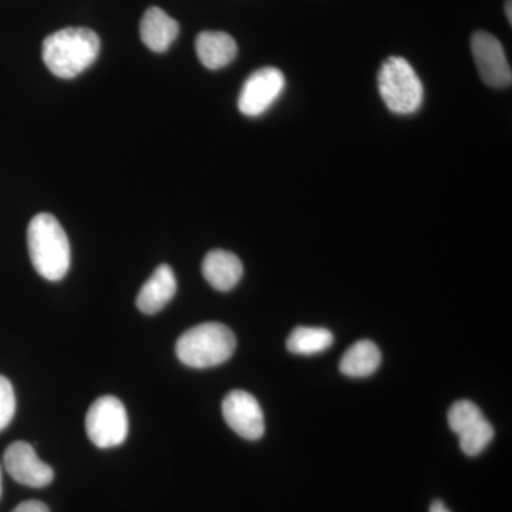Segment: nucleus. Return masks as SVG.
Segmentation results:
<instances>
[{
    "label": "nucleus",
    "instance_id": "nucleus-1",
    "mask_svg": "<svg viewBox=\"0 0 512 512\" xmlns=\"http://www.w3.org/2000/svg\"><path fill=\"white\" fill-rule=\"evenodd\" d=\"M100 52V39L93 30H57L43 42V62L60 79H73L89 69Z\"/></svg>",
    "mask_w": 512,
    "mask_h": 512
},
{
    "label": "nucleus",
    "instance_id": "nucleus-2",
    "mask_svg": "<svg viewBox=\"0 0 512 512\" xmlns=\"http://www.w3.org/2000/svg\"><path fill=\"white\" fill-rule=\"evenodd\" d=\"M28 247L37 274L47 281H62L69 272L72 254L66 232L52 214L42 212L30 221Z\"/></svg>",
    "mask_w": 512,
    "mask_h": 512
},
{
    "label": "nucleus",
    "instance_id": "nucleus-3",
    "mask_svg": "<svg viewBox=\"0 0 512 512\" xmlns=\"http://www.w3.org/2000/svg\"><path fill=\"white\" fill-rule=\"evenodd\" d=\"M237 348L232 330L221 323H202L187 330L177 340L175 353L185 366L208 369L222 365L234 355Z\"/></svg>",
    "mask_w": 512,
    "mask_h": 512
},
{
    "label": "nucleus",
    "instance_id": "nucleus-4",
    "mask_svg": "<svg viewBox=\"0 0 512 512\" xmlns=\"http://www.w3.org/2000/svg\"><path fill=\"white\" fill-rule=\"evenodd\" d=\"M379 92L392 113H416L424 100V87L412 64L403 57L392 56L379 72Z\"/></svg>",
    "mask_w": 512,
    "mask_h": 512
},
{
    "label": "nucleus",
    "instance_id": "nucleus-5",
    "mask_svg": "<svg viewBox=\"0 0 512 512\" xmlns=\"http://www.w3.org/2000/svg\"><path fill=\"white\" fill-rule=\"evenodd\" d=\"M86 431L96 447L111 448L123 444L128 436V416L120 399L99 397L87 412Z\"/></svg>",
    "mask_w": 512,
    "mask_h": 512
},
{
    "label": "nucleus",
    "instance_id": "nucleus-6",
    "mask_svg": "<svg viewBox=\"0 0 512 512\" xmlns=\"http://www.w3.org/2000/svg\"><path fill=\"white\" fill-rule=\"evenodd\" d=\"M285 76L275 67L256 70L242 86L238 109L244 116L258 117L266 113L285 90Z\"/></svg>",
    "mask_w": 512,
    "mask_h": 512
},
{
    "label": "nucleus",
    "instance_id": "nucleus-7",
    "mask_svg": "<svg viewBox=\"0 0 512 512\" xmlns=\"http://www.w3.org/2000/svg\"><path fill=\"white\" fill-rule=\"evenodd\" d=\"M471 52L476 60L478 73L487 86L503 89L512 83V72L505 56L504 47L491 33H474L471 37Z\"/></svg>",
    "mask_w": 512,
    "mask_h": 512
},
{
    "label": "nucleus",
    "instance_id": "nucleus-8",
    "mask_svg": "<svg viewBox=\"0 0 512 512\" xmlns=\"http://www.w3.org/2000/svg\"><path fill=\"white\" fill-rule=\"evenodd\" d=\"M222 414L229 427L245 440H259L265 433V419L258 400L244 390H234L222 402Z\"/></svg>",
    "mask_w": 512,
    "mask_h": 512
},
{
    "label": "nucleus",
    "instance_id": "nucleus-9",
    "mask_svg": "<svg viewBox=\"0 0 512 512\" xmlns=\"http://www.w3.org/2000/svg\"><path fill=\"white\" fill-rule=\"evenodd\" d=\"M3 464L16 483L42 488L53 481L55 473L49 464L37 457L35 448L26 441H16L6 448Z\"/></svg>",
    "mask_w": 512,
    "mask_h": 512
},
{
    "label": "nucleus",
    "instance_id": "nucleus-10",
    "mask_svg": "<svg viewBox=\"0 0 512 512\" xmlns=\"http://www.w3.org/2000/svg\"><path fill=\"white\" fill-rule=\"evenodd\" d=\"M177 292V279L171 266L160 265L137 296V308L146 315L163 311Z\"/></svg>",
    "mask_w": 512,
    "mask_h": 512
},
{
    "label": "nucleus",
    "instance_id": "nucleus-11",
    "mask_svg": "<svg viewBox=\"0 0 512 512\" xmlns=\"http://www.w3.org/2000/svg\"><path fill=\"white\" fill-rule=\"evenodd\" d=\"M242 274H244V266L238 256L224 249L208 252L202 262V275L217 291H231L241 281Z\"/></svg>",
    "mask_w": 512,
    "mask_h": 512
},
{
    "label": "nucleus",
    "instance_id": "nucleus-12",
    "mask_svg": "<svg viewBox=\"0 0 512 512\" xmlns=\"http://www.w3.org/2000/svg\"><path fill=\"white\" fill-rule=\"evenodd\" d=\"M178 32H180V26L177 20L168 16L163 9L150 8L141 19V40L153 52H167L177 39Z\"/></svg>",
    "mask_w": 512,
    "mask_h": 512
},
{
    "label": "nucleus",
    "instance_id": "nucleus-13",
    "mask_svg": "<svg viewBox=\"0 0 512 512\" xmlns=\"http://www.w3.org/2000/svg\"><path fill=\"white\" fill-rule=\"evenodd\" d=\"M198 59L207 69L218 70L228 66L237 57L238 46L234 37L225 32H202L195 40Z\"/></svg>",
    "mask_w": 512,
    "mask_h": 512
},
{
    "label": "nucleus",
    "instance_id": "nucleus-14",
    "mask_svg": "<svg viewBox=\"0 0 512 512\" xmlns=\"http://www.w3.org/2000/svg\"><path fill=\"white\" fill-rule=\"evenodd\" d=\"M382 363V353L372 340H360L346 350L340 360V372L349 377L373 375Z\"/></svg>",
    "mask_w": 512,
    "mask_h": 512
},
{
    "label": "nucleus",
    "instance_id": "nucleus-15",
    "mask_svg": "<svg viewBox=\"0 0 512 512\" xmlns=\"http://www.w3.org/2000/svg\"><path fill=\"white\" fill-rule=\"evenodd\" d=\"M333 343L332 332L323 328H296L286 342V348L295 355H316L325 352Z\"/></svg>",
    "mask_w": 512,
    "mask_h": 512
},
{
    "label": "nucleus",
    "instance_id": "nucleus-16",
    "mask_svg": "<svg viewBox=\"0 0 512 512\" xmlns=\"http://www.w3.org/2000/svg\"><path fill=\"white\" fill-rule=\"evenodd\" d=\"M460 437V447L467 456L476 457L483 453L488 444L494 439V429L490 421L480 419L468 427L463 433L458 434Z\"/></svg>",
    "mask_w": 512,
    "mask_h": 512
},
{
    "label": "nucleus",
    "instance_id": "nucleus-17",
    "mask_svg": "<svg viewBox=\"0 0 512 512\" xmlns=\"http://www.w3.org/2000/svg\"><path fill=\"white\" fill-rule=\"evenodd\" d=\"M483 417V413H481L477 404L470 402V400H460L448 410V426L454 433L460 434Z\"/></svg>",
    "mask_w": 512,
    "mask_h": 512
},
{
    "label": "nucleus",
    "instance_id": "nucleus-18",
    "mask_svg": "<svg viewBox=\"0 0 512 512\" xmlns=\"http://www.w3.org/2000/svg\"><path fill=\"white\" fill-rule=\"evenodd\" d=\"M16 397L12 383L5 376H0V431L9 426L15 417Z\"/></svg>",
    "mask_w": 512,
    "mask_h": 512
},
{
    "label": "nucleus",
    "instance_id": "nucleus-19",
    "mask_svg": "<svg viewBox=\"0 0 512 512\" xmlns=\"http://www.w3.org/2000/svg\"><path fill=\"white\" fill-rule=\"evenodd\" d=\"M12 512H50L46 504L42 501L29 500L19 504Z\"/></svg>",
    "mask_w": 512,
    "mask_h": 512
},
{
    "label": "nucleus",
    "instance_id": "nucleus-20",
    "mask_svg": "<svg viewBox=\"0 0 512 512\" xmlns=\"http://www.w3.org/2000/svg\"><path fill=\"white\" fill-rule=\"evenodd\" d=\"M430 512H450L448 511V508L446 505H444L443 501H434L433 504H431Z\"/></svg>",
    "mask_w": 512,
    "mask_h": 512
},
{
    "label": "nucleus",
    "instance_id": "nucleus-21",
    "mask_svg": "<svg viewBox=\"0 0 512 512\" xmlns=\"http://www.w3.org/2000/svg\"><path fill=\"white\" fill-rule=\"evenodd\" d=\"M505 13H507L508 20H512V13H511V0H508L507 5H505Z\"/></svg>",
    "mask_w": 512,
    "mask_h": 512
},
{
    "label": "nucleus",
    "instance_id": "nucleus-22",
    "mask_svg": "<svg viewBox=\"0 0 512 512\" xmlns=\"http://www.w3.org/2000/svg\"><path fill=\"white\" fill-rule=\"evenodd\" d=\"M0 497H2V468H0Z\"/></svg>",
    "mask_w": 512,
    "mask_h": 512
}]
</instances>
